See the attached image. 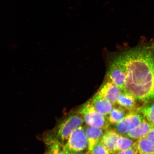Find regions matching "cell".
<instances>
[{
	"label": "cell",
	"mask_w": 154,
	"mask_h": 154,
	"mask_svg": "<svg viewBox=\"0 0 154 154\" xmlns=\"http://www.w3.org/2000/svg\"><path fill=\"white\" fill-rule=\"evenodd\" d=\"M117 57L126 72L123 91L145 103L153 100L154 62L148 47L134 48Z\"/></svg>",
	"instance_id": "cell-1"
},
{
	"label": "cell",
	"mask_w": 154,
	"mask_h": 154,
	"mask_svg": "<svg viewBox=\"0 0 154 154\" xmlns=\"http://www.w3.org/2000/svg\"><path fill=\"white\" fill-rule=\"evenodd\" d=\"M78 112L88 126L105 131L109 129L110 124L108 117L96 111L90 100L83 105Z\"/></svg>",
	"instance_id": "cell-2"
},
{
	"label": "cell",
	"mask_w": 154,
	"mask_h": 154,
	"mask_svg": "<svg viewBox=\"0 0 154 154\" xmlns=\"http://www.w3.org/2000/svg\"><path fill=\"white\" fill-rule=\"evenodd\" d=\"M84 122L82 116L78 111L63 119L55 130L51 132L62 143L67 140L72 133L79 127L82 126Z\"/></svg>",
	"instance_id": "cell-3"
},
{
	"label": "cell",
	"mask_w": 154,
	"mask_h": 154,
	"mask_svg": "<svg viewBox=\"0 0 154 154\" xmlns=\"http://www.w3.org/2000/svg\"><path fill=\"white\" fill-rule=\"evenodd\" d=\"M88 142L84 127L81 126L75 130L67 140L63 149L74 152H79L88 148Z\"/></svg>",
	"instance_id": "cell-4"
},
{
	"label": "cell",
	"mask_w": 154,
	"mask_h": 154,
	"mask_svg": "<svg viewBox=\"0 0 154 154\" xmlns=\"http://www.w3.org/2000/svg\"><path fill=\"white\" fill-rule=\"evenodd\" d=\"M144 119L143 115L137 111L128 112L120 122L115 125L114 129L121 135L126 136L131 130Z\"/></svg>",
	"instance_id": "cell-5"
},
{
	"label": "cell",
	"mask_w": 154,
	"mask_h": 154,
	"mask_svg": "<svg viewBox=\"0 0 154 154\" xmlns=\"http://www.w3.org/2000/svg\"><path fill=\"white\" fill-rule=\"evenodd\" d=\"M107 77L124 91L126 78V71L124 64L118 57L111 62L108 72Z\"/></svg>",
	"instance_id": "cell-6"
},
{
	"label": "cell",
	"mask_w": 154,
	"mask_h": 154,
	"mask_svg": "<svg viewBox=\"0 0 154 154\" xmlns=\"http://www.w3.org/2000/svg\"><path fill=\"white\" fill-rule=\"evenodd\" d=\"M123 91L108 78L103 83L97 94L109 101L113 105L117 104L119 97Z\"/></svg>",
	"instance_id": "cell-7"
},
{
	"label": "cell",
	"mask_w": 154,
	"mask_h": 154,
	"mask_svg": "<svg viewBox=\"0 0 154 154\" xmlns=\"http://www.w3.org/2000/svg\"><path fill=\"white\" fill-rule=\"evenodd\" d=\"M120 135L114 129L109 128L106 131L100 142L111 154H115L117 152V141Z\"/></svg>",
	"instance_id": "cell-8"
},
{
	"label": "cell",
	"mask_w": 154,
	"mask_h": 154,
	"mask_svg": "<svg viewBox=\"0 0 154 154\" xmlns=\"http://www.w3.org/2000/svg\"><path fill=\"white\" fill-rule=\"evenodd\" d=\"M84 128L88 142V152L91 151L96 144L100 141L102 137L106 131L88 125L84 126Z\"/></svg>",
	"instance_id": "cell-9"
},
{
	"label": "cell",
	"mask_w": 154,
	"mask_h": 154,
	"mask_svg": "<svg viewBox=\"0 0 154 154\" xmlns=\"http://www.w3.org/2000/svg\"><path fill=\"white\" fill-rule=\"evenodd\" d=\"M90 100L94 109L106 116L109 115L113 107L112 104L97 93Z\"/></svg>",
	"instance_id": "cell-10"
},
{
	"label": "cell",
	"mask_w": 154,
	"mask_h": 154,
	"mask_svg": "<svg viewBox=\"0 0 154 154\" xmlns=\"http://www.w3.org/2000/svg\"><path fill=\"white\" fill-rule=\"evenodd\" d=\"M153 127L144 119L137 126L131 130L126 136L133 140H137L145 137Z\"/></svg>",
	"instance_id": "cell-11"
},
{
	"label": "cell",
	"mask_w": 154,
	"mask_h": 154,
	"mask_svg": "<svg viewBox=\"0 0 154 154\" xmlns=\"http://www.w3.org/2000/svg\"><path fill=\"white\" fill-rule=\"evenodd\" d=\"M136 100L134 96L123 91L119 97L117 104L128 112L137 111L139 107H138Z\"/></svg>",
	"instance_id": "cell-12"
},
{
	"label": "cell",
	"mask_w": 154,
	"mask_h": 154,
	"mask_svg": "<svg viewBox=\"0 0 154 154\" xmlns=\"http://www.w3.org/2000/svg\"><path fill=\"white\" fill-rule=\"evenodd\" d=\"M43 140L52 154H65L62 143L50 132L44 134Z\"/></svg>",
	"instance_id": "cell-13"
},
{
	"label": "cell",
	"mask_w": 154,
	"mask_h": 154,
	"mask_svg": "<svg viewBox=\"0 0 154 154\" xmlns=\"http://www.w3.org/2000/svg\"><path fill=\"white\" fill-rule=\"evenodd\" d=\"M138 154H149L154 152V145L149 140L144 137L135 142Z\"/></svg>",
	"instance_id": "cell-14"
},
{
	"label": "cell",
	"mask_w": 154,
	"mask_h": 154,
	"mask_svg": "<svg viewBox=\"0 0 154 154\" xmlns=\"http://www.w3.org/2000/svg\"><path fill=\"white\" fill-rule=\"evenodd\" d=\"M137 111L143 115L146 120L154 127V101L145 103V105L138 108Z\"/></svg>",
	"instance_id": "cell-15"
},
{
	"label": "cell",
	"mask_w": 154,
	"mask_h": 154,
	"mask_svg": "<svg viewBox=\"0 0 154 154\" xmlns=\"http://www.w3.org/2000/svg\"><path fill=\"white\" fill-rule=\"evenodd\" d=\"M126 111L119 106L113 107L108 115V119L110 125H116L127 114Z\"/></svg>",
	"instance_id": "cell-16"
},
{
	"label": "cell",
	"mask_w": 154,
	"mask_h": 154,
	"mask_svg": "<svg viewBox=\"0 0 154 154\" xmlns=\"http://www.w3.org/2000/svg\"><path fill=\"white\" fill-rule=\"evenodd\" d=\"M135 142L133 140L128 137L120 135L117 141V152L126 151L131 149L133 147Z\"/></svg>",
	"instance_id": "cell-17"
},
{
	"label": "cell",
	"mask_w": 154,
	"mask_h": 154,
	"mask_svg": "<svg viewBox=\"0 0 154 154\" xmlns=\"http://www.w3.org/2000/svg\"><path fill=\"white\" fill-rule=\"evenodd\" d=\"M88 154H111L100 142L94 146L93 149L89 152Z\"/></svg>",
	"instance_id": "cell-18"
},
{
	"label": "cell",
	"mask_w": 154,
	"mask_h": 154,
	"mask_svg": "<svg viewBox=\"0 0 154 154\" xmlns=\"http://www.w3.org/2000/svg\"><path fill=\"white\" fill-rule=\"evenodd\" d=\"M134 144L133 147L131 148V149L126 150V151L117 152L115 154H138L137 150Z\"/></svg>",
	"instance_id": "cell-19"
},
{
	"label": "cell",
	"mask_w": 154,
	"mask_h": 154,
	"mask_svg": "<svg viewBox=\"0 0 154 154\" xmlns=\"http://www.w3.org/2000/svg\"><path fill=\"white\" fill-rule=\"evenodd\" d=\"M152 143L154 145V127H153L145 137Z\"/></svg>",
	"instance_id": "cell-20"
},
{
	"label": "cell",
	"mask_w": 154,
	"mask_h": 154,
	"mask_svg": "<svg viewBox=\"0 0 154 154\" xmlns=\"http://www.w3.org/2000/svg\"><path fill=\"white\" fill-rule=\"evenodd\" d=\"M148 48L154 62V43L152 44L150 47H148Z\"/></svg>",
	"instance_id": "cell-21"
},
{
	"label": "cell",
	"mask_w": 154,
	"mask_h": 154,
	"mask_svg": "<svg viewBox=\"0 0 154 154\" xmlns=\"http://www.w3.org/2000/svg\"><path fill=\"white\" fill-rule=\"evenodd\" d=\"M63 151L65 154H88V153H84L81 152H70L68 151H67L66 150L64 149H63Z\"/></svg>",
	"instance_id": "cell-22"
},
{
	"label": "cell",
	"mask_w": 154,
	"mask_h": 154,
	"mask_svg": "<svg viewBox=\"0 0 154 154\" xmlns=\"http://www.w3.org/2000/svg\"><path fill=\"white\" fill-rule=\"evenodd\" d=\"M45 154H52L51 152L49 151V152H48L46 153Z\"/></svg>",
	"instance_id": "cell-23"
},
{
	"label": "cell",
	"mask_w": 154,
	"mask_h": 154,
	"mask_svg": "<svg viewBox=\"0 0 154 154\" xmlns=\"http://www.w3.org/2000/svg\"><path fill=\"white\" fill-rule=\"evenodd\" d=\"M149 154H154V152H153L152 153H149Z\"/></svg>",
	"instance_id": "cell-24"
}]
</instances>
